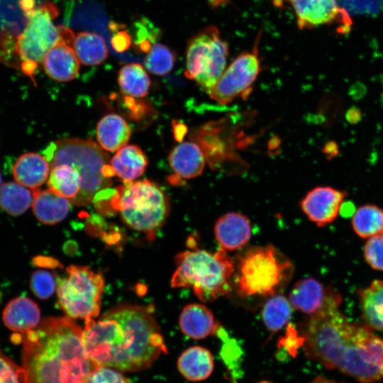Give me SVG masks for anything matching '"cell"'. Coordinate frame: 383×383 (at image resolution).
Returning <instances> with one entry per match:
<instances>
[{
	"mask_svg": "<svg viewBox=\"0 0 383 383\" xmlns=\"http://www.w3.org/2000/svg\"><path fill=\"white\" fill-rule=\"evenodd\" d=\"M340 303H330L301 324L304 353L360 383L377 382L383 378V338L350 321L339 311Z\"/></svg>",
	"mask_w": 383,
	"mask_h": 383,
	"instance_id": "1",
	"label": "cell"
},
{
	"mask_svg": "<svg viewBox=\"0 0 383 383\" xmlns=\"http://www.w3.org/2000/svg\"><path fill=\"white\" fill-rule=\"evenodd\" d=\"M82 338L86 353L96 367L139 371L167 353L151 311L138 306H118L98 320H85Z\"/></svg>",
	"mask_w": 383,
	"mask_h": 383,
	"instance_id": "2",
	"label": "cell"
},
{
	"mask_svg": "<svg viewBox=\"0 0 383 383\" xmlns=\"http://www.w3.org/2000/svg\"><path fill=\"white\" fill-rule=\"evenodd\" d=\"M79 326L67 317L43 319L23 339L28 383H87L96 366L87 355Z\"/></svg>",
	"mask_w": 383,
	"mask_h": 383,
	"instance_id": "3",
	"label": "cell"
},
{
	"mask_svg": "<svg viewBox=\"0 0 383 383\" xmlns=\"http://www.w3.org/2000/svg\"><path fill=\"white\" fill-rule=\"evenodd\" d=\"M176 270L171 279L174 288H192L203 302L228 294L233 287L235 263L227 251L219 248L187 250L175 257Z\"/></svg>",
	"mask_w": 383,
	"mask_h": 383,
	"instance_id": "4",
	"label": "cell"
},
{
	"mask_svg": "<svg viewBox=\"0 0 383 383\" xmlns=\"http://www.w3.org/2000/svg\"><path fill=\"white\" fill-rule=\"evenodd\" d=\"M294 273L292 261L272 245L250 248L239 255L233 282L241 297L279 294Z\"/></svg>",
	"mask_w": 383,
	"mask_h": 383,
	"instance_id": "5",
	"label": "cell"
},
{
	"mask_svg": "<svg viewBox=\"0 0 383 383\" xmlns=\"http://www.w3.org/2000/svg\"><path fill=\"white\" fill-rule=\"evenodd\" d=\"M112 210L118 211L123 222L135 231L154 238L165 221L170 201L156 183L144 179L124 183L114 189L111 198Z\"/></svg>",
	"mask_w": 383,
	"mask_h": 383,
	"instance_id": "6",
	"label": "cell"
},
{
	"mask_svg": "<svg viewBox=\"0 0 383 383\" xmlns=\"http://www.w3.org/2000/svg\"><path fill=\"white\" fill-rule=\"evenodd\" d=\"M44 157L50 168L59 164H68L80 174L82 187L78 195L71 201L73 204L89 205L98 192L111 185V181L102 172L108 164L109 155L91 140L61 139L47 148Z\"/></svg>",
	"mask_w": 383,
	"mask_h": 383,
	"instance_id": "7",
	"label": "cell"
},
{
	"mask_svg": "<svg viewBox=\"0 0 383 383\" xmlns=\"http://www.w3.org/2000/svg\"><path fill=\"white\" fill-rule=\"evenodd\" d=\"M59 10L47 1L25 13L27 23L15 44L16 62L21 70L33 79V75L47 52L61 41L59 26L53 24Z\"/></svg>",
	"mask_w": 383,
	"mask_h": 383,
	"instance_id": "8",
	"label": "cell"
},
{
	"mask_svg": "<svg viewBox=\"0 0 383 383\" xmlns=\"http://www.w3.org/2000/svg\"><path fill=\"white\" fill-rule=\"evenodd\" d=\"M228 56V45L219 29L208 26L189 40L184 75L209 94L226 70Z\"/></svg>",
	"mask_w": 383,
	"mask_h": 383,
	"instance_id": "9",
	"label": "cell"
},
{
	"mask_svg": "<svg viewBox=\"0 0 383 383\" xmlns=\"http://www.w3.org/2000/svg\"><path fill=\"white\" fill-rule=\"evenodd\" d=\"M58 280L57 294L61 309L70 318H94L99 316L104 288L102 275L88 267L70 265Z\"/></svg>",
	"mask_w": 383,
	"mask_h": 383,
	"instance_id": "10",
	"label": "cell"
},
{
	"mask_svg": "<svg viewBox=\"0 0 383 383\" xmlns=\"http://www.w3.org/2000/svg\"><path fill=\"white\" fill-rule=\"evenodd\" d=\"M260 33L251 52L240 53L226 68L209 92L211 99L221 105L248 94L260 71L258 43Z\"/></svg>",
	"mask_w": 383,
	"mask_h": 383,
	"instance_id": "11",
	"label": "cell"
},
{
	"mask_svg": "<svg viewBox=\"0 0 383 383\" xmlns=\"http://www.w3.org/2000/svg\"><path fill=\"white\" fill-rule=\"evenodd\" d=\"M347 192L328 186L310 190L300 203L301 209L310 221L324 226L338 216Z\"/></svg>",
	"mask_w": 383,
	"mask_h": 383,
	"instance_id": "12",
	"label": "cell"
},
{
	"mask_svg": "<svg viewBox=\"0 0 383 383\" xmlns=\"http://www.w3.org/2000/svg\"><path fill=\"white\" fill-rule=\"evenodd\" d=\"M287 3L293 9L299 28L328 25L341 17H348L337 0H274V4Z\"/></svg>",
	"mask_w": 383,
	"mask_h": 383,
	"instance_id": "13",
	"label": "cell"
},
{
	"mask_svg": "<svg viewBox=\"0 0 383 383\" xmlns=\"http://www.w3.org/2000/svg\"><path fill=\"white\" fill-rule=\"evenodd\" d=\"M289 300L294 309L310 316L331 302L342 301V298L333 289L324 287L316 279L309 277L294 284Z\"/></svg>",
	"mask_w": 383,
	"mask_h": 383,
	"instance_id": "14",
	"label": "cell"
},
{
	"mask_svg": "<svg viewBox=\"0 0 383 383\" xmlns=\"http://www.w3.org/2000/svg\"><path fill=\"white\" fill-rule=\"evenodd\" d=\"M27 23L19 0H0V60H16L15 44Z\"/></svg>",
	"mask_w": 383,
	"mask_h": 383,
	"instance_id": "15",
	"label": "cell"
},
{
	"mask_svg": "<svg viewBox=\"0 0 383 383\" xmlns=\"http://www.w3.org/2000/svg\"><path fill=\"white\" fill-rule=\"evenodd\" d=\"M251 224L244 215L229 212L220 217L214 226V235L220 248L226 251L245 246L251 237Z\"/></svg>",
	"mask_w": 383,
	"mask_h": 383,
	"instance_id": "16",
	"label": "cell"
},
{
	"mask_svg": "<svg viewBox=\"0 0 383 383\" xmlns=\"http://www.w3.org/2000/svg\"><path fill=\"white\" fill-rule=\"evenodd\" d=\"M43 65L47 75L58 82L74 79L79 70V61L74 49L62 40L47 52Z\"/></svg>",
	"mask_w": 383,
	"mask_h": 383,
	"instance_id": "17",
	"label": "cell"
},
{
	"mask_svg": "<svg viewBox=\"0 0 383 383\" xmlns=\"http://www.w3.org/2000/svg\"><path fill=\"white\" fill-rule=\"evenodd\" d=\"M40 312L38 305L26 296L11 300L3 311V321L11 331L26 333L40 323Z\"/></svg>",
	"mask_w": 383,
	"mask_h": 383,
	"instance_id": "18",
	"label": "cell"
},
{
	"mask_svg": "<svg viewBox=\"0 0 383 383\" xmlns=\"http://www.w3.org/2000/svg\"><path fill=\"white\" fill-rule=\"evenodd\" d=\"M179 326L182 332L190 338L204 339L216 332L218 325L211 310L202 304H190L182 309Z\"/></svg>",
	"mask_w": 383,
	"mask_h": 383,
	"instance_id": "19",
	"label": "cell"
},
{
	"mask_svg": "<svg viewBox=\"0 0 383 383\" xmlns=\"http://www.w3.org/2000/svg\"><path fill=\"white\" fill-rule=\"evenodd\" d=\"M71 201L48 188L33 189L32 208L37 219L47 225H53L63 221L68 215Z\"/></svg>",
	"mask_w": 383,
	"mask_h": 383,
	"instance_id": "20",
	"label": "cell"
},
{
	"mask_svg": "<svg viewBox=\"0 0 383 383\" xmlns=\"http://www.w3.org/2000/svg\"><path fill=\"white\" fill-rule=\"evenodd\" d=\"M170 165L178 177L192 179L201 174L205 166L204 155L198 145L182 142L170 152Z\"/></svg>",
	"mask_w": 383,
	"mask_h": 383,
	"instance_id": "21",
	"label": "cell"
},
{
	"mask_svg": "<svg viewBox=\"0 0 383 383\" xmlns=\"http://www.w3.org/2000/svg\"><path fill=\"white\" fill-rule=\"evenodd\" d=\"M50 170V163L44 156L28 152L17 159L12 172L16 182L30 189H36L48 179Z\"/></svg>",
	"mask_w": 383,
	"mask_h": 383,
	"instance_id": "22",
	"label": "cell"
},
{
	"mask_svg": "<svg viewBox=\"0 0 383 383\" xmlns=\"http://www.w3.org/2000/svg\"><path fill=\"white\" fill-rule=\"evenodd\" d=\"M214 362L211 352L201 346H193L184 350L177 360L180 374L191 382L207 379L212 373Z\"/></svg>",
	"mask_w": 383,
	"mask_h": 383,
	"instance_id": "23",
	"label": "cell"
},
{
	"mask_svg": "<svg viewBox=\"0 0 383 383\" xmlns=\"http://www.w3.org/2000/svg\"><path fill=\"white\" fill-rule=\"evenodd\" d=\"M96 133L100 146L107 151L114 152L126 145L131 129L122 116L109 113L97 123Z\"/></svg>",
	"mask_w": 383,
	"mask_h": 383,
	"instance_id": "24",
	"label": "cell"
},
{
	"mask_svg": "<svg viewBox=\"0 0 383 383\" xmlns=\"http://www.w3.org/2000/svg\"><path fill=\"white\" fill-rule=\"evenodd\" d=\"M148 164L144 152L135 145H128L120 148L110 160L115 175L124 183L133 182L141 176Z\"/></svg>",
	"mask_w": 383,
	"mask_h": 383,
	"instance_id": "25",
	"label": "cell"
},
{
	"mask_svg": "<svg viewBox=\"0 0 383 383\" xmlns=\"http://www.w3.org/2000/svg\"><path fill=\"white\" fill-rule=\"evenodd\" d=\"M362 318L369 328L383 333V280H374L359 294Z\"/></svg>",
	"mask_w": 383,
	"mask_h": 383,
	"instance_id": "26",
	"label": "cell"
},
{
	"mask_svg": "<svg viewBox=\"0 0 383 383\" xmlns=\"http://www.w3.org/2000/svg\"><path fill=\"white\" fill-rule=\"evenodd\" d=\"M72 48L79 61L85 65H97L108 57L104 38L94 33L81 32L74 39Z\"/></svg>",
	"mask_w": 383,
	"mask_h": 383,
	"instance_id": "27",
	"label": "cell"
},
{
	"mask_svg": "<svg viewBox=\"0 0 383 383\" xmlns=\"http://www.w3.org/2000/svg\"><path fill=\"white\" fill-rule=\"evenodd\" d=\"M82 179L79 172L68 164H59L50 168L49 188L72 201L79 193Z\"/></svg>",
	"mask_w": 383,
	"mask_h": 383,
	"instance_id": "28",
	"label": "cell"
},
{
	"mask_svg": "<svg viewBox=\"0 0 383 383\" xmlns=\"http://www.w3.org/2000/svg\"><path fill=\"white\" fill-rule=\"evenodd\" d=\"M33 201V189L16 182H6L0 187V207L11 216L26 211Z\"/></svg>",
	"mask_w": 383,
	"mask_h": 383,
	"instance_id": "29",
	"label": "cell"
},
{
	"mask_svg": "<svg viewBox=\"0 0 383 383\" xmlns=\"http://www.w3.org/2000/svg\"><path fill=\"white\" fill-rule=\"evenodd\" d=\"M118 83L121 92L132 98L146 96L150 86L147 72L138 63H130L122 67L118 72Z\"/></svg>",
	"mask_w": 383,
	"mask_h": 383,
	"instance_id": "30",
	"label": "cell"
},
{
	"mask_svg": "<svg viewBox=\"0 0 383 383\" xmlns=\"http://www.w3.org/2000/svg\"><path fill=\"white\" fill-rule=\"evenodd\" d=\"M353 228L360 237L368 238L383 233V209L366 204L355 210L352 218Z\"/></svg>",
	"mask_w": 383,
	"mask_h": 383,
	"instance_id": "31",
	"label": "cell"
},
{
	"mask_svg": "<svg viewBox=\"0 0 383 383\" xmlns=\"http://www.w3.org/2000/svg\"><path fill=\"white\" fill-rule=\"evenodd\" d=\"M292 308L289 300L282 294L270 296L262 311V318L266 328L272 332L281 330L290 320Z\"/></svg>",
	"mask_w": 383,
	"mask_h": 383,
	"instance_id": "32",
	"label": "cell"
},
{
	"mask_svg": "<svg viewBox=\"0 0 383 383\" xmlns=\"http://www.w3.org/2000/svg\"><path fill=\"white\" fill-rule=\"evenodd\" d=\"M176 62V55L169 47L154 44L144 60L147 70L156 75H165L171 72Z\"/></svg>",
	"mask_w": 383,
	"mask_h": 383,
	"instance_id": "33",
	"label": "cell"
},
{
	"mask_svg": "<svg viewBox=\"0 0 383 383\" xmlns=\"http://www.w3.org/2000/svg\"><path fill=\"white\" fill-rule=\"evenodd\" d=\"M0 383H28L23 367L17 365L0 349Z\"/></svg>",
	"mask_w": 383,
	"mask_h": 383,
	"instance_id": "34",
	"label": "cell"
},
{
	"mask_svg": "<svg viewBox=\"0 0 383 383\" xmlns=\"http://www.w3.org/2000/svg\"><path fill=\"white\" fill-rule=\"evenodd\" d=\"M30 288L41 299L50 298L57 288L54 275L45 270H36L31 274Z\"/></svg>",
	"mask_w": 383,
	"mask_h": 383,
	"instance_id": "35",
	"label": "cell"
},
{
	"mask_svg": "<svg viewBox=\"0 0 383 383\" xmlns=\"http://www.w3.org/2000/svg\"><path fill=\"white\" fill-rule=\"evenodd\" d=\"M364 256L373 269L383 270V233L367 240L364 248Z\"/></svg>",
	"mask_w": 383,
	"mask_h": 383,
	"instance_id": "36",
	"label": "cell"
},
{
	"mask_svg": "<svg viewBox=\"0 0 383 383\" xmlns=\"http://www.w3.org/2000/svg\"><path fill=\"white\" fill-rule=\"evenodd\" d=\"M339 3L354 14L373 15L383 10V0H339Z\"/></svg>",
	"mask_w": 383,
	"mask_h": 383,
	"instance_id": "37",
	"label": "cell"
},
{
	"mask_svg": "<svg viewBox=\"0 0 383 383\" xmlns=\"http://www.w3.org/2000/svg\"><path fill=\"white\" fill-rule=\"evenodd\" d=\"M87 383H131L118 371L106 366L96 367L89 374Z\"/></svg>",
	"mask_w": 383,
	"mask_h": 383,
	"instance_id": "38",
	"label": "cell"
},
{
	"mask_svg": "<svg viewBox=\"0 0 383 383\" xmlns=\"http://www.w3.org/2000/svg\"><path fill=\"white\" fill-rule=\"evenodd\" d=\"M222 357L226 364L230 367L234 366V362H237L240 356V349L236 345L235 341H231L223 345Z\"/></svg>",
	"mask_w": 383,
	"mask_h": 383,
	"instance_id": "39",
	"label": "cell"
},
{
	"mask_svg": "<svg viewBox=\"0 0 383 383\" xmlns=\"http://www.w3.org/2000/svg\"><path fill=\"white\" fill-rule=\"evenodd\" d=\"M111 45L117 52L126 51L131 45V38L126 30H120L112 37Z\"/></svg>",
	"mask_w": 383,
	"mask_h": 383,
	"instance_id": "40",
	"label": "cell"
},
{
	"mask_svg": "<svg viewBox=\"0 0 383 383\" xmlns=\"http://www.w3.org/2000/svg\"><path fill=\"white\" fill-rule=\"evenodd\" d=\"M324 152L328 157H334L339 153V148L335 142L331 141L326 144Z\"/></svg>",
	"mask_w": 383,
	"mask_h": 383,
	"instance_id": "41",
	"label": "cell"
},
{
	"mask_svg": "<svg viewBox=\"0 0 383 383\" xmlns=\"http://www.w3.org/2000/svg\"><path fill=\"white\" fill-rule=\"evenodd\" d=\"M355 211V209L353 204L348 202H343L340 206V212L345 216H350L353 215Z\"/></svg>",
	"mask_w": 383,
	"mask_h": 383,
	"instance_id": "42",
	"label": "cell"
},
{
	"mask_svg": "<svg viewBox=\"0 0 383 383\" xmlns=\"http://www.w3.org/2000/svg\"><path fill=\"white\" fill-rule=\"evenodd\" d=\"M309 383H343V382H338L329 379L328 378H326L321 376H318Z\"/></svg>",
	"mask_w": 383,
	"mask_h": 383,
	"instance_id": "43",
	"label": "cell"
},
{
	"mask_svg": "<svg viewBox=\"0 0 383 383\" xmlns=\"http://www.w3.org/2000/svg\"><path fill=\"white\" fill-rule=\"evenodd\" d=\"M211 6L213 7L221 6L226 3L229 0H207Z\"/></svg>",
	"mask_w": 383,
	"mask_h": 383,
	"instance_id": "44",
	"label": "cell"
},
{
	"mask_svg": "<svg viewBox=\"0 0 383 383\" xmlns=\"http://www.w3.org/2000/svg\"><path fill=\"white\" fill-rule=\"evenodd\" d=\"M1 185H2V178H1V174L0 173V187Z\"/></svg>",
	"mask_w": 383,
	"mask_h": 383,
	"instance_id": "45",
	"label": "cell"
},
{
	"mask_svg": "<svg viewBox=\"0 0 383 383\" xmlns=\"http://www.w3.org/2000/svg\"><path fill=\"white\" fill-rule=\"evenodd\" d=\"M260 383H270V382H261Z\"/></svg>",
	"mask_w": 383,
	"mask_h": 383,
	"instance_id": "46",
	"label": "cell"
}]
</instances>
